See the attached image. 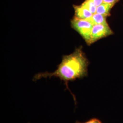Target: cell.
I'll list each match as a JSON object with an SVG mask.
<instances>
[{"label": "cell", "instance_id": "cell-7", "mask_svg": "<svg viewBox=\"0 0 123 123\" xmlns=\"http://www.w3.org/2000/svg\"><path fill=\"white\" fill-rule=\"evenodd\" d=\"M82 5L87 8L93 14L96 13L97 6L91 0H85Z\"/></svg>", "mask_w": 123, "mask_h": 123}, {"label": "cell", "instance_id": "cell-6", "mask_svg": "<svg viewBox=\"0 0 123 123\" xmlns=\"http://www.w3.org/2000/svg\"><path fill=\"white\" fill-rule=\"evenodd\" d=\"M114 5L103 2L97 6L96 13L101 14L106 17L109 16L110 12Z\"/></svg>", "mask_w": 123, "mask_h": 123}, {"label": "cell", "instance_id": "cell-8", "mask_svg": "<svg viewBox=\"0 0 123 123\" xmlns=\"http://www.w3.org/2000/svg\"><path fill=\"white\" fill-rule=\"evenodd\" d=\"M75 123H103L100 120L98 119H96V118H93V119H91L89 120L86 122H84V123H81L79 121H76Z\"/></svg>", "mask_w": 123, "mask_h": 123}, {"label": "cell", "instance_id": "cell-10", "mask_svg": "<svg viewBox=\"0 0 123 123\" xmlns=\"http://www.w3.org/2000/svg\"><path fill=\"white\" fill-rule=\"evenodd\" d=\"M95 5L97 6H98L102 3H103V0H90Z\"/></svg>", "mask_w": 123, "mask_h": 123}, {"label": "cell", "instance_id": "cell-3", "mask_svg": "<svg viewBox=\"0 0 123 123\" xmlns=\"http://www.w3.org/2000/svg\"><path fill=\"white\" fill-rule=\"evenodd\" d=\"M113 34V31L109 25H94L91 35V44L101 38L105 37Z\"/></svg>", "mask_w": 123, "mask_h": 123}, {"label": "cell", "instance_id": "cell-5", "mask_svg": "<svg viewBox=\"0 0 123 123\" xmlns=\"http://www.w3.org/2000/svg\"><path fill=\"white\" fill-rule=\"evenodd\" d=\"M86 20L91 22L93 25L96 24L108 25L106 21V17L98 13H95L92 14L90 18Z\"/></svg>", "mask_w": 123, "mask_h": 123}, {"label": "cell", "instance_id": "cell-1", "mask_svg": "<svg viewBox=\"0 0 123 123\" xmlns=\"http://www.w3.org/2000/svg\"><path fill=\"white\" fill-rule=\"evenodd\" d=\"M88 60L85 57L82 49H76L74 52L62 57L61 63L57 69L53 73L45 72L35 75L33 80L41 78L58 77L64 81L67 85L69 81L84 78L88 74Z\"/></svg>", "mask_w": 123, "mask_h": 123}, {"label": "cell", "instance_id": "cell-9", "mask_svg": "<svg viewBox=\"0 0 123 123\" xmlns=\"http://www.w3.org/2000/svg\"><path fill=\"white\" fill-rule=\"evenodd\" d=\"M119 1V0H103V2L115 5Z\"/></svg>", "mask_w": 123, "mask_h": 123}, {"label": "cell", "instance_id": "cell-4", "mask_svg": "<svg viewBox=\"0 0 123 123\" xmlns=\"http://www.w3.org/2000/svg\"><path fill=\"white\" fill-rule=\"evenodd\" d=\"M74 8L75 11L74 17L79 19H87L90 18L93 14L82 4L79 6L74 5Z\"/></svg>", "mask_w": 123, "mask_h": 123}, {"label": "cell", "instance_id": "cell-2", "mask_svg": "<svg viewBox=\"0 0 123 123\" xmlns=\"http://www.w3.org/2000/svg\"><path fill=\"white\" fill-rule=\"evenodd\" d=\"M71 27L83 38L87 44L91 45V35L93 25L86 19L74 17L71 21Z\"/></svg>", "mask_w": 123, "mask_h": 123}]
</instances>
